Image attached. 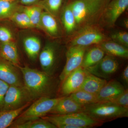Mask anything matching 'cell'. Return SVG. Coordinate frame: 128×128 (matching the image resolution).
Segmentation results:
<instances>
[{"label": "cell", "mask_w": 128, "mask_h": 128, "mask_svg": "<svg viewBox=\"0 0 128 128\" xmlns=\"http://www.w3.org/2000/svg\"><path fill=\"white\" fill-rule=\"evenodd\" d=\"M32 101V100L24 86L10 85L5 95L1 111L17 109Z\"/></svg>", "instance_id": "cell-6"}, {"label": "cell", "mask_w": 128, "mask_h": 128, "mask_svg": "<svg viewBox=\"0 0 128 128\" xmlns=\"http://www.w3.org/2000/svg\"><path fill=\"white\" fill-rule=\"evenodd\" d=\"M23 78L24 86L32 100L42 97H50L54 93L56 83L52 75L28 66H17Z\"/></svg>", "instance_id": "cell-1"}, {"label": "cell", "mask_w": 128, "mask_h": 128, "mask_svg": "<svg viewBox=\"0 0 128 128\" xmlns=\"http://www.w3.org/2000/svg\"><path fill=\"white\" fill-rule=\"evenodd\" d=\"M41 118L56 126L58 124H67L76 128H86L100 126L103 124L82 112L66 114H51Z\"/></svg>", "instance_id": "cell-4"}, {"label": "cell", "mask_w": 128, "mask_h": 128, "mask_svg": "<svg viewBox=\"0 0 128 128\" xmlns=\"http://www.w3.org/2000/svg\"><path fill=\"white\" fill-rule=\"evenodd\" d=\"M10 18L18 26L22 28H34L28 16L23 11L22 12H16Z\"/></svg>", "instance_id": "cell-28"}, {"label": "cell", "mask_w": 128, "mask_h": 128, "mask_svg": "<svg viewBox=\"0 0 128 128\" xmlns=\"http://www.w3.org/2000/svg\"><path fill=\"white\" fill-rule=\"evenodd\" d=\"M63 0H44L43 6L53 16L56 15L59 11Z\"/></svg>", "instance_id": "cell-29"}, {"label": "cell", "mask_w": 128, "mask_h": 128, "mask_svg": "<svg viewBox=\"0 0 128 128\" xmlns=\"http://www.w3.org/2000/svg\"><path fill=\"white\" fill-rule=\"evenodd\" d=\"M112 102L122 107L128 108V89H125L124 91Z\"/></svg>", "instance_id": "cell-32"}, {"label": "cell", "mask_w": 128, "mask_h": 128, "mask_svg": "<svg viewBox=\"0 0 128 128\" xmlns=\"http://www.w3.org/2000/svg\"><path fill=\"white\" fill-rule=\"evenodd\" d=\"M38 0H18L22 4L25 5H30L35 3Z\"/></svg>", "instance_id": "cell-35"}, {"label": "cell", "mask_w": 128, "mask_h": 128, "mask_svg": "<svg viewBox=\"0 0 128 128\" xmlns=\"http://www.w3.org/2000/svg\"><path fill=\"white\" fill-rule=\"evenodd\" d=\"M23 11L28 16L34 28L40 27V20L42 12L41 6H25Z\"/></svg>", "instance_id": "cell-26"}, {"label": "cell", "mask_w": 128, "mask_h": 128, "mask_svg": "<svg viewBox=\"0 0 128 128\" xmlns=\"http://www.w3.org/2000/svg\"><path fill=\"white\" fill-rule=\"evenodd\" d=\"M104 3L97 0H76L69 4L77 25L98 12Z\"/></svg>", "instance_id": "cell-5"}, {"label": "cell", "mask_w": 128, "mask_h": 128, "mask_svg": "<svg viewBox=\"0 0 128 128\" xmlns=\"http://www.w3.org/2000/svg\"><path fill=\"white\" fill-rule=\"evenodd\" d=\"M82 112L103 123L128 116V108L122 107L112 102H97L84 106Z\"/></svg>", "instance_id": "cell-2"}, {"label": "cell", "mask_w": 128, "mask_h": 128, "mask_svg": "<svg viewBox=\"0 0 128 128\" xmlns=\"http://www.w3.org/2000/svg\"><path fill=\"white\" fill-rule=\"evenodd\" d=\"M104 34L95 28L87 27L79 32L72 39L70 46L86 47L104 42Z\"/></svg>", "instance_id": "cell-8"}, {"label": "cell", "mask_w": 128, "mask_h": 128, "mask_svg": "<svg viewBox=\"0 0 128 128\" xmlns=\"http://www.w3.org/2000/svg\"><path fill=\"white\" fill-rule=\"evenodd\" d=\"M11 32L7 28L0 26V43L8 42L13 41Z\"/></svg>", "instance_id": "cell-31"}, {"label": "cell", "mask_w": 128, "mask_h": 128, "mask_svg": "<svg viewBox=\"0 0 128 128\" xmlns=\"http://www.w3.org/2000/svg\"><path fill=\"white\" fill-rule=\"evenodd\" d=\"M62 24L65 30L68 34L72 32L76 28V22L70 5L64 8L61 16Z\"/></svg>", "instance_id": "cell-24"}, {"label": "cell", "mask_w": 128, "mask_h": 128, "mask_svg": "<svg viewBox=\"0 0 128 128\" xmlns=\"http://www.w3.org/2000/svg\"><path fill=\"white\" fill-rule=\"evenodd\" d=\"M97 0L101 2H104V1L106 0Z\"/></svg>", "instance_id": "cell-37"}, {"label": "cell", "mask_w": 128, "mask_h": 128, "mask_svg": "<svg viewBox=\"0 0 128 128\" xmlns=\"http://www.w3.org/2000/svg\"><path fill=\"white\" fill-rule=\"evenodd\" d=\"M112 38L116 42L128 48V33L127 32L121 31L116 32L112 34Z\"/></svg>", "instance_id": "cell-30"}, {"label": "cell", "mask_w": 128, "mask_h": 128, "mask_svg": "<svg viewBox=\"0 0 128 128\" xmlns=\"http://www.w3.org/2000/svg\"><path fill=\"white\" fill-rule=\"evenodd\" d=\"M69 96L82 106L98 102L96 95L82 90H78Z\"/></svg>", "instance_id": "cell-23"}, {"label": "cell", "mask_w": 128, "mask_h": 128, "mask_svg": "<svg viewBox=\"0 0 128 128\" xmlns=\"http://www.w3.org/2000/svg\"><path fill=\"white\" fill-rule=\"evenodd\" d=\"M12 127L16 128H57L53 124L42 118L16 124Z\"/></svg>", "instance_id": "cell-27"}, {"label": "cell", "mask_w": 128, "mask_h": 128, "mask_svg": "<svg viewBox=\"0 0 128 128\" xmlns=\"http://www.w3.org/2000/svg\"><path fill=\"white\" fill-rule=\"evenodd\" d=\"M119 66L118 62L114 57L107 54L97 64L86 69L92 74L106 79L115 74Z\"/></svg>", "instance_id": "cell-10"}, {"label": "cell", "mask_w": 128, "mask_h": 128, "mask_svg": "<svg viewBox=\"0 0 128 128\" xmlns=\"http://www.w3.org/2000/svg\"><path fill=\"white\" fill-rule=\"evenodd\" d=\"M100 47L108 55L114 57L127 58L128 57V48L115 42H103Z\"/></svg>", "instance_id": "cell-19"}, {"label": "cell", "mask_w": 128, "mask_h": 128, "mask_svg": "<svg viewBox=\"0 0 128 128\" xmlns=\"http://www.w3.org/2000/svg\"><path fill=\"white\" fill-rule=\"evenodd\" d=\"M62 97L52 98L46 96L38 98L17 117V124L44 116L49 113Z\"/></svg>", "instance_id": "cell-3"}, {"label": "cell", "mask_w": 128, "mask_h": 128, "mask_svg": "<svg viewBox=\"0 0 128 128\" xmlns=\"http://www.w3.org/2000/svg\"><path fill=\"white\" fill-rule=\"evenodd\" d=\"M105 52L100 46L91 48L86 51L82 67L86 69L97 64L105 56Z\"/></svg>", "instance_id": "cell-18"}, {"label": "cell", "mask_w": 128, "mask_h": 128, "mask_svg": "<svg viewBox=\"0 0 128 128\" xmlns=\"http://www.w3.org/2000/svg\"><path fill=\"white\" fill-rule=\"evenodd\" d=\"M10 85L4 81L0 80V111L2 109L5 95Z\"/></svg>", "instance_id": "cell-33"}, {"label": "cell", "mask_w": 128, "mask_h": 128, "mask_svg": "<svg viewBox=\"0 0 128 128\" xmlns=\"http://www.w3.org/2000/svg\"><path fill=\"white\" fill-rule=\"evenodd\" d=\"M0 56L16 66L20 65L17 48L13 41L0 43Z\"/></svg>", "instance_id": "cell-17"}, {"label": "cell", "mask_w": 128, "mask_h": 128, "mask_svg": "<svg viewBox=\"0 0 128 128\" xmlns=\"http://www.w3.org/2000/svg\"><path fill=\"white\" fill-rule=\"evenodd\" d=\"M125 89L123 85L116 80L107 82L96 95L98 102H112Z\"/></svg>", "instance_id": "cell-12"}, {"label": "cell", "mask_w": 128, "mask_h": 128, "mask_svg": "<svg viewBox=\"0 0 128 128\" xmlns=\"http://www.w3.org/2000/svg\"><path fill=\"white\" fill-rule=\"evenodd\" d=\"M40 27L50 36H55L59 32L58 24L54 16L49 12H42Z\"/></svg>", "instance_id": "cell-21"}, {"label": "cell", "mask_w": 128, "mask_h": 128, "mask_svg": "<svg viewBox=\"0 0 128 128\" xmlns=\"http://www.w3.org/2000/svg\"><path fill=\"white\" fill-rule=\"evenodd\" d=\"M25 52L31 59L37 58L39 54L41 44L39 38L35 36L26 37L23 40Z\"/></svg>", "instance_id": "cell-22"}, {"label": "cell", "mask_w": 128, "mask_h": 128, "mask_svg": "<svg viewBox=\"0 0 128 128\" xmlns=\"http://www.w3.org/2000/svg\"><path fill=\"white\" fill-rule=\"evenodd\" d=\"M86 49V47L79 46H70L66 54V63L59 76L61 81L72 72L81 66Z\"/></svg>", "instance_id": "cell-7"}, {"label": "cell", "mask_w": 128, "mask_h": 128, "mask_svg": "<svg viewBox=\"0 0 128 128\" xmlns=\"http://www.w3.org/2000/svg\"><path fill=\"white\" fill-rule=\"evenodd\" d=\"M9 0V1H15V0Z\"/></svg>", "instance_id": "cell-38"}, {"label": "cell", "mask_w": 128, "mask_h": 128, "mask_svg": "<svg viewBox=\"0 0 128 128\" xmlns=\"http://www.w3.org/2000/svg\"><path fill=\"white\" fill-rule=\"evenodd\" d=\"M57 54L52 44H47L39 55V60L43 71L52 75L55 70Z\"/></svg>", "instance_id": "cell-13"}, {"label": "cell", "mask_w": 128, "mask_h": 128, "mask_svg": "<svg viewBox=\"0 0 128 128\" xmlns=\"http://www.w3.org/2000/svg\"><path fill=\"white\" fill-rule=\"evenodd\" d=\"M17 1L0 0V21L10 18L17 11L18 5Z\"/></svg>", "instance_id": "cell-25"}, {"label": "cell", "mask_w": 128, "mask_h": 128, "mask_svg": "<svg viewBox=\"0 0 128 128\" xmlns=\"http://www.w3.org/2000/svg\"><path fill=\"white\" fill-rule=\"evenodd\" d=\"M31 102H28L21 107L14 109L0 111V128H6L11 125L15 119L29 106Z\"/></svg>", "instance_id": "cell-20"}, {"label": "cell", "mask_w": 128, "mask_h": 128, "mask_svg": "<svg viewBox=\"0 0 128 128\" xmlns=\"http://www.w3.org/2000/svg\"><path fill=\"white\" fill-rule=\"evenodd\" d=\"M107 82L105 79L98 77L87 71L84 80L80 90L97 95Z\"/></svg>", "instance_id": "cell-16"}, {"label": "cell", "mask_w": 128, "mask_h": 128, "mask_svg": "<svg viewBox=\"0 0 128 128\" xmlns=\"http://www.w3.org/2000/svg\"><path fill=\"white\" fill-rule=\"evenodd\" d=\"M86 69L80 66L66 76L62 81L60 93L63 96H70L80 89L87 74Z\"/></svg>", "instance_id": "cell-9"}, {"label": "cell", "mask_w": 128, "mask_h": 128, "mask_svg": "<svg viewBox=\"0 0 128 128\" xmlns=\"http://www.w3.org/2000/svg\"><path fill=\"white\" fill-rule=\"evenodd\" d=\"M124 26L126 28H128V19L124 20Z\"/></svg>", "instance_id": "cell-36"}, {"label": "cell", "mask_w": 128, "mask_h": 128, "mask_svg": "<svg viewBox=\"0 0 128 128\" xmlns=\"http://www.w3.org/2000/svg\"><path fill=\"white\" fill-rule=\"evenodd\" d=\"M122 80L125 84H128V66H126L122 73L121 76Z\"/></svg>", "instance_id": "cell-34"}, {"label": "cell", "mask_w": 128, "mask_h": 128, "mask_svg": "<svg viewBox=\"0 0 128 128\" xmlns=\"http://www.w3.org/2000/svg\"><path fill=\"white\" fill-rule=\"evenodd\" d=\"M0 80L9 85L24 86L22 75L19 68L0 56Z\"/></svg>", "instance_id": "cell-11"}, {"label": "cell", "mask_w": 128, "mask_h": 128, "mask_svg": "<svg viewBox=\"0 0 128 128\" xmlns=\"http://www.w3.org/2000/svg\"><path fill=\"white\" fill-rule=\"evenodd\" d=\"M128 0H113L107 8L106 16L108 22L112 25L128 7Z\"/></svg>", "instance_id": "cell-15"}, {"label": "cell", "mask_w": 128, "mask_h": 128, "mask_svg": "<svg viewBox=\"0 0 128 128\" xmlns=\"http://www.w3.org/2000/svg\"><path fill=\"white\" fill-rule=\"evenodd\" d=\"M83 106L78 104L70 96H62L48 114H66L82 112Z\"/></svg>", "instance_id": "cell-14"}]
</instances>
